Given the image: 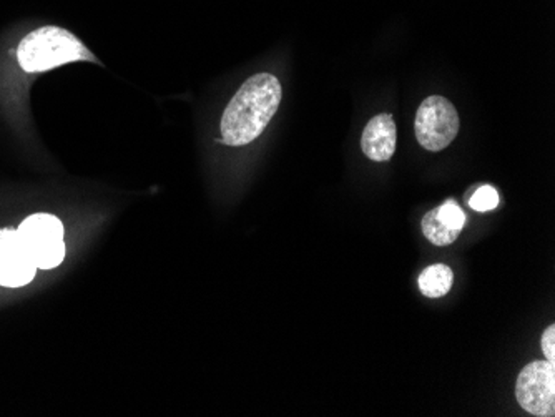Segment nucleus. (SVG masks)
Listing matches in <instances>:
<instances>
[{
  "label": "nucleus",
  "mask_w": 555,
  "mask_h": 417,
  "mask_svg": "<svg viewBox=\"0 0 555 417\" xmlns=\"http://www.w3.org/2000/svg\"><path fill=\"white\" fill-rule=\"evenodd\" d=\"M414 130L419 145L429 152H441L458 136V110L448 98L428 97L419 107Z\"/></svg>",
  "instance_id": "nucleus-4"
},
{
  "label": "nucleus",
  "mask_w": 555,
  "mask_h": 417,
  "mask_svg": "<svg viewBox=\"0 0 555 417\" xmlns=\"http://www.w3.org/2000/svg\"><path fill=\"white\" fill-rule=\"evenodd\" d=\"M17 234L37 270H52L64 262V224L57 216L49 213L30 214L20 223Z\"/></svg>",
  "instance_id": "nucleus-3"
},
{
  "label": "nucleus",
  "mask_w": 555,
  "mask_h": 417,
  "mask_svg": "<svg viewBox=\"0 0 555 417\" xmlns=\"http://www.w3.org/2000/svg\"><path fill=\"white\" fill-rule=\"evenodd\" d=\"M516 398L529 414L552 417L555 414V362L532 361L519 372Z\"/></svg>",
  "instance_id": "nucleus-5"
},
{
  "label": "nucleus",
  "mask_w": 555,
  "mask_h": 417,
  "mask_svg": "<svg viewBox=\"0 0 555 417\" xmlns=\"http://www.w3.org/2000/svg\"><path fill=\"white\" fill-rule=\"evenodd\" d=\"M82 60L97 59L72 32L55 25L32 30L17 47V62L27 74H42Z\"/></svg>",
  "instance_id": "nucleus-2"
},
{
  "label": "nucleus",
  "mask_w": 555,
  "mask_h": 417,
  "mask_svg": "<svg viewBox=\"0 0 555 417\" xmlns=\"http://www.w3.org/2000/svg\"><path fill=\"white\" fill-rule=\"evenodd\" d=\"M542 351L546 354L547 361L555 362V326L550 324L544 334H542Z\"/></svg>",
  "instance_id": "nucleus-12"
},
{
  "label": "nucleus",
  "mask_w": 555,
  "mask_h": 417,
  "mask_svg": "<svg viewBox=\"0 0 555 417\" xmlns=\"http://www.w3.org/2000/svg\"><path fill=\"white\" fill-rule=\"evenodd\" d=\"M438 216L441 223L446 224L448 228H452V230L461 232L466 224V214L452 200L442 204V206H439Z\"/></svg>",
  "instance_id": "nucleus-11"
},
{
  "label": "nucleus",
  "mask_w": 555,
  "mask_h": 417,
  "mask_svg": "<svg viewBox=\"0 0 555 417\" xmlns=\"http://www.w3.org/2000/svg\"><path fill=\"white\" fill-rule=\"evenodd\" d=\"M398 130L390 114H380L371 118L362 132L361 148L372 162H388L396 152Z\"/></svg>",
  "instance_id": "nucleus-7"
},
{
  "label": "nucleus",
  "mask_w": 555,
  "mask_h": 417,
  "mask_svg": "<svg viewBox=\"0 0 555 417\" xmlns=\"http://www.w3.org/2000/svg\"><path fill=\"white\" fill-rule=\"evenodd\" d=\"M35 273L37 266L30 260L17 230H0V286H25L35 278Z\"/></svg>",
  "instance_id": "nucleus-6"
},
{
  "label": "nucleus",
  "mask_w": 555,
  "mask_h": 417,
  "mask_svg": "<svg viewBox=\"0 0 555 417\" xmlns=\"http://www.w3.org/2000/svg\"><path fill=\"white\" fill-rule=\"evenodd\" d=\"M422 233L428 238L429 242L436 246H448L458 240L459 230L448 228L446 224L441 223L438 216V208L431 210L422 218Z\"/></svg>",
  "instance_id": "nucleus-9"
},
{
  "label": "nucleus",
  "mask_w": 555,
  "mask_h": 417,
  "mask_svg": "<svg viewBox=\"0 0 555 417\" xmlns=\"http://www.w3.org/2000/svg\"><path fill=\"white\" fill-rule=\"evenodd\" d=\"M499 204V194L492 186H481L476 194L471 196L469 206L476 212H491Z\"/></svg>",
  "instance_id": "nucleus-10"
},
{
  "label": "nucleus",
  "mask_w": 555,
  "mask_h": 417,
  "mask_svg": "<svg viewBox=\"0 0 555 417\" xmlns=\"http://www.w3.org/2000/svg\"><path fill=\"white\" fill-rule=\"evenodd\" d=\"M282 104V84L272 74L248 78L226 105L222 136L226 145L243 146L262 135Z\"/></svg>",
  "instance_id": "nucleus-1"
},
{
  "label": "nucleus",
  "mask_w": 555,
  "mask_h": 417,
  "mask_svg": "<svg viewBox=\"0 0 555 417\" xmlns=\"http://www.w3.org/2000/svg\"><path fill=\"white\" fill-rule=\"evenodd\" d=\"M454 283V273L446 264H432L421 273L419 290L428 298L446 296Z\"/></svg>",
  "instance_id": "nucleus-8"
}]
</instances>
